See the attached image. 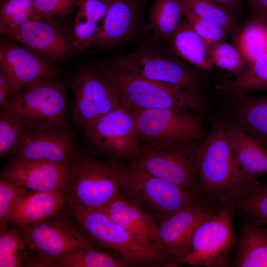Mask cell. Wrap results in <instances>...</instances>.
<instances>
[{
    "mask_svg": "<svg viewBox=\"0 0 267 267\" xmlns=\"http://www.w3.org/2000/svg\"><path fill=\"white\" fill-rule=\"evenodd\" d=\"M197 164L195 194L201 198L236 202L254 189L240 181L225 127L212 131L197 151Z\"/></svg>",
    "mask_w": 267,
    "mask_h": 267,
    "instance_id": "obj_1",
    "label": "cell"
},
{
    "mask_svg": "<svg viewBox=\"0 0 267 267\" xmlns=\"http://www.w3.org/2000/svg\"><path fill=\"white\" fill-rule=\"evenodd\" d=\"M70 211L87 235L109 250L128 267L176 265L171 254L143 246L124 227L102 211L69 205Z\"/></svg>",
    "mask_w": 267,
    "mask_h": 267,
    "instance_id": "obj_2",
    "label": "cell"
},
{
    "mask_svg": "<svg viewBox=\"0 0 267 267\" xmlns=\"http://www.w3.org/2000/svg\"><path fill=\"white\" fill-rule=\"evenodd\" d=\"M121 185L122 195L158 224L178 211L207 199L132 164L122 168Z\"/></svg>",
    "mask_w": 267,
    "mask_h": 267,
    "instance_id": "obj_3",
    "label": "cell"
},
{
    "mask_svg": "<svg viewBox=\"0 0 267 267\" xmlns=\"http://www.w3.org/2000/svg\"><path fill=\"white\" fill-rule=\"evenodd\" d=\"M3 109L18 118L28 132L68 128L65 89L54 77L29 84Z\"/></svg>",
    "mask_w": 267,
    "mask_h": 267,
    "instance_id": "obj_4",
    "label": "cell"
},
{
    "mask_svg": "<svg viewBox=\"0 0 267 267\" xmlns=\"http://www.w3.org/2000/svg\"><path fill=\"white\" fill-rule=\"evenodd\" d=\"M122 168L91 157L75 158L64 195L69 205L102 210L121 193Z\"/></svg>",
    "mask_w": 267,
    "mask_h": 267,
    "instance_id": "obj_5",
    "label": "cell"
},
{
    "mask_svg": "<svg viewBox=\"0 0 267 267\" xmlns=\"http://www.w3.org/2000/svg\"><path fill=\"white\" fill-rule=\"evenodd\" d=\"M102 72L116 88L120 105L129 111L171 107L196 111L201 109V102L194 90L124 74L110 67H104Z\"/></svg>",
    "mask_w": 267,
    "mask_h": 267,
    "instance_id": "obj_6",
    "label": "cell"
},
{
    "mask_svg": "<svg viewBox=\"0 0 267 267\" xmlns=\"http://www.w3.org/2000/svg\"><path fill=\"white\" fill-rule=\"evenodd\" d=\"M235 203H222L197 226L189 252L177 259V263L206 267L230 266L229 256L236 242L232 224Z\"/></svg>",
    "mask_w": 267,
    "mask_h": 267,
    "instance_id": "obj_7",
    "label": "cell"
},
{
    "mask_svg": "<svg viewBox=\"0 0 267 267\" xmlns=\"http://www.w3.org/2000/svg\"><path fill=\"white\" fill-rule=\"evenodd\" d=\"M187 143L144 142L131 164L195 194L197 151Z\"/></svg>",
    "mask_w": 267,
    "mask_h": 267,
    "instance_id": "obj_8",
    "label": "cell"
},
{
    "mask_svg": "<svg viewBox=\"0 0 267 267\" xmlns=\"http://www.w3.org/2000/svg\"><path fill=\"white\" fill-rule=\"evenodd\" d=\"M110 67L128 75L194 90L197 84L193 73L162 48L144 45L134 53L114 60Z\"/></svg>",
    "mask_w": 267,
    "mask_h": 267,
    "instance_id": "obj_9",
    "label": "cell"
},
{
    "mask_svg": "<svg viewBox=\"0 0 267 267\" xmlns=\"http://www.w3.org/2000/svg\"><path fill=\"white\" fill-rule=\"evenodd\" d=\"M133 112L138 139L144 142H188L203 133L201 118L190 110L171 107Z\"/></svg>",
    "mask_w": 267,
    "mask_h": 267,
    "instance_id": "obj_10",
    "label": "cell"
},
{
    "mask_svg": "<svg viewBox=\"0 0 267 267\" xmlns=\"http://www.w3.org/2000/svg\"><path fill=\"white\" fill-rule=\"evenodd\" d=\"M84 131L97 148L112 159L131 161L140 153L134 114L120 105Z\"/></svg>",
    "mask_w": 267,
    "mask_h": 267,
    "instance_id": "obj_11",
    "label": "cell"
},
{
    "mask_svg": "<svg viewBox=\"0 0 267 267\" xmlns=\"http://www.w3.org/2000/svg\"><path fill=\"white\" fill-rule=\"evenodd\" d=\"M20 228L27 247L37 253L44 267H55L60 258L75 251L92 248L89 239L67 222L42 221Z\"/></svg>",
    "mask_w": 267,
    "mask_h": 267,
    "instance_id": "obj_12",
    "label": "cell"
},
{
    "mask_svg": "<svg viewBox=\"0 0 267 267\" xmlns=\"http://www.w3.org/2000/svg\"><path fill=\"white\" fill-rule=\"evenodd\" d=\"M225 202L207 199L175 213L158 224L153 248L172 255L176 260L183 257L191 249L197 226Z\"/></svg>",
    "mask_w": 267,
    "mask_h": 267,
    "instance_id": "obj_13",
    "label": "cell"
},
{
    "mask_svg": "<svg viewBox=\"0 0 267 267\" xmlns=\"http://www.w3.org/2000/svg\"><path fill=\"white\" fill-rule=\"evenodd\" d=\"M72 113L77 124L84 130L112 109L120 105L118 93L103 75L86 69L73 84Z\"/></svg>",
    "mask_w": 267,
    "mask_h": 267,
    "instance_id": "obj_14",
    "label": "cell"
},
{
    "mask_svg": "<svg viewBox=\"0 0 267 267\" xmlns=\"http://www.w3.org/2000/svg\"><path fill=\"white\" fill-rule=\"evenodd\" d=\"M0 72L5 77L13 97L31 83L54 77L56 70L37 54L5 41L0 43Z\"/></svg>",
    "mask_w": 267,
    "mask_h": 267,
    "instance_id": "obj_15",
    "label": "cell"
},
{
    "mask_svg": "<svg viewBox=\"0 0 267 267\" xmlns=\"http://www.w3.org/2000/svg\"><path fill=\"white\" fill-rule=\"evenodd\" d=\"M69 167L43 160L15 158L2 171L0 178L34 191L65 193Z\"/></svg>",
    "mask_w": 267,
    "mask_h": 267,
    "instance_id": "obj_16",
    "label": "cell"
},
{
    "mask_svg": "<svg viewBox=\"0 0 267 267\" xmlns=\"http://www.w3.org/2000/svg\"><path fill=\"white\" fill-rule=\"evenodd\" d=\"M73 134L67 129L28 132L13 153L15 158L45 160L70 167L75 159Z\"/></svg>",
    "mask_w": 267,
    "mask_h": 267,
    "instance_id": "obj_17",
    "label": "cell"
},
{
    "mask_svg": "<svg viewBox=\"0 0 267 267\" xmlns=\"http://www.w3.org/2000/svg\"><path fill=\"white\" fill-rule=\"evenodd\" d=\"M49 20H33L19 27L0 30L37 54L49 58L63 57L75 47Z\"/></svg>",
    "mask_w": 267,
    "mask_h": 267,
    "instance_id": "obj_18",
    "label": "cell"
},
{
    "mask_svg": "<svg viewBox=\"0 0 267 267\" xmlns=\"http://www.w3.org/2000/svg\"><path fill=\"white\" fill-rule=\"evenodd\" d=\"M225 127L240 181L254 188L260 184L257 178L267 173V149L239 125Z\"/></svg>",
    "mask_w": 267,
    "mask_h": 267,
    "instance_id": "obj_19",
    "label": "cell"
},
{
    "mask_svg": "<svg viewBox=\"0 0 267 267\" xmlns=\"http://www.w3.org/2000/svg\"><path fill=\"white\" fill-rule=\"evenodd\" d=\"M145 0H107L101 30L94 44L110 45L122 42L133 32Z\"/></svg>",
    "mask_w": 267,
    "mask_h": 267,
    "instance_id": "obj_20",
    "label": "cell"
},
{
    "mask_svg": "<svg viewBox=\"0 0 267 267\" xmlns=\"http://www.w3.org/2000/svg\"><path fill=\"white\" fill-rule=\"evenodd\" d=\"M101 211L126 229L141 245L153 248L152 245L156 237L158 223L121 193Z\"/></svg>",
    "mask_w": 267,
    "mask_h": 267,
    "instance_id": "obj_21",
    "label": "cell"
},
{
    "mask_svg": "<svg viewBox=\"0 0 267 267\" xmlns=\"http://www.w3.org/2000/svg\"><path fill=\"white\" fill-rule=\"evenodd\" d=\"M65 201L61 191L28 190L13 206L9 221L20 227L38 222L55 214Z\"/></svg>",
    "mask_w": 267,
    "mask_h": 267,
    "instance_id": "obj_22",
    "label": "cell"
},
{
    "mask_svg": "<svg viewBox=\"0 0 267 267\" xmlns=\"http://www.w3.org/2000/svg\"><path fill=\"white\" fill-rule=\"evenodd\" d=\"M233 265L236 267H267V226L257 225L240 213Z\"/></svg>",
    "mask_w": 267,
    "mask_h": 267,
    "instance_id": "obj_23",
    "label": "cell"
},
{
    "mask_svg": "<svg viewBox=\"0 0 267 267\" xmlns=\"http://www.w3.org/2000/svg\"><path fill=\"white\" fill-rule=\"evenodd\" d=\"M74 23L73 44L79 50L94 44L101 30L107 0H79Z\"/></svg>",
    "mask_w": 267,
    "mask_h": 267,
    "instance_id": "obj_24",
    "label": "cell"
},
{
    "mask_svg": "<svg viewBox=\"0 0 267 267\" xmlns=\"http://www.w3.org/2000/svg\"><path fill=\"white\" fill-rule=\"evenodd\" d=\"M170 43L173 51L190 64L204 70L213 68L210 48L186 20L181 21Z\"/></svg>",
    "mask_w": 267,
    "mask_h": 267,
    "instance_id": "obj_25",
    "label": "cell"
},
{
    "mask_svg": "<svg viewBox=\"0 0 267 267\" xmlns=\"http://www.w3.org/2000/svg\"><path fill=\"white\" fill-rule=\"evenodd\" d=\"M236 115L239 126L267 149V95L247 99Z\"/></svg>",
    "mask_w": 267,
    "mask_h": 267,
    "instance_id": "obj_26",
    "label": "cell"
},
{
    "mask_svg": "<svg viewBox=\"0 0 267 267\" xmlns=\"http://www.w3.org/2000/svg\"><path fill=\"white\" fill-rule=\"evenodd\" d=\"M182 15L180 0H154L148 11L149 25L161 39L170 42Z\"/></svg>",
    "mask_w": 267,
    "mask_h": 267,
    "instance_id": "obj_27",
    "label": "cell"
},
{
    "mask_svg": "<svg viewBox=\"0 0 267 267\" xmlns=\"http://www.w3.org/2000/svg\"><path fill=\"white\" fill-rule=\"evenodd\" d=\"M238 48L247 65L267 53V22L257 17L241 31Z\"/></svg>",
    "mask_w": 267,
    "mask_h": 267,
    "instance_id": "obj_28",
    "label": "cell"
},
{
    "mask_svg": "<svg viewBox=\"0 0 267 267\" xmlns=\"http://www.w3.org/2000/svg\"><path fill=\"white\" fill-rule=\"evenodd\" d=\"M59 267H123L128 265L112 253L92 248L80 249L60 258L55 263Z\"/></svg>",
    "mask_w": 267,
    "mask_h": 267,
    "instance_id": "obj_29",
    "label": "cell"
},
{
    "mask_svg": "<svg viewBox=\"0 0 267 267\" xmlns=\"http://www.w3.org/2000/svg\"><path fill=\"white\" fill-rule=\"evenodd\" d=\"M46 19L36 11L32 0H3L0 3V28H14Z\"/></svg>",
    "mask_w": 267,
    "mask_h": 267,
    "instance_id": "obj_30",
    "label": "cell"
},
{
    "mask_svg": "<svg viewBox=\"0 0 267 267\" xmlns=\"http://www.w3.org/2000/svg\"><path fill=\"white\" fill-rule=\"evenodd\" d=\"M235 208L253 223L267 226V178L264 184L237 200Z\"/></svg>",
    "mask_w": 267,
    "mask_h": 267,
    "instance_id": "obj_31",
    "label": "cell"
},
{
    "mask_svg": "<svg viewBox=\"0 0 267 267\" xmlns=\"http://www.w3.org/2000/svg\"><path fill=\"white\" fill-rule=\"evenodd\" d=\"M27 247L20 231L0 230V267L22 266L27 257Z\"/></svg>",
    "mask_w": 267,
    "mask_h": 267,
    "instance_id": "obj_32",
    "label": "cell"
},
{
    "mask_svg": "<svg viewBox=\"0 0 267 267\" xmlns=\"http://www.w3.org/2000/svg\"><path fill=\"white\" fill-rule=\"evenodd\" d=\"M230 88L236 92L267 90V53L247 65Z\"/></svg>",
    "mask_w": 267,
    "mask_h": 267,
    "instance_id": "obj_33",
    "label": "cell"
},
{
    "mask_svg": "<svg viewBox=\"0 0 267 267\" xmlns=\"http://www.w3.org/2000/svg\"><path fill=\"white\" fill-rule=\"evenodd\" d=\"M28 132L18 118L5 109H1L0 156L3 157L13 154Z\"/></svg>",
    "mask_w": 267,
    "mask_h": 267,
    "instance_id": "obj_34",
    "label": "cell"
},
{
    "mask_svg": "<svg viewBox=\"0 0 267 267\" xmlns=\"http://www.w3.org/2000/svg\"><path fill=\"white\" fill-rule=\"evenodd\" d=\"M193 13L221 27L227 34H233L234 23L232 13L211 0H181Z\"/></svg>",
    "mask_w": 267,
    "mask_h": 267,
    "instance_id": "obj_35",
    "label": "cell"
},
{
    "mask_svg": "<svg viewBox=\"0 0 267 267\" xmlns=\"http://www.w3.org/2000/svg\"><path fill=\"white\" fill-rule=\"evenodd\" d=\"M181 2L183 16L205 42L210 50L216 44L224 41L226 33L223 29L216 24L198 16L181 1Z\"/></svg>",
    "mask_w": 267,
    "mask_h": 267,
    "instance_id": "obj_36",
    "label": "cell"
},
{
    "mask_svg": "<svg viewBox=\"0 0 267 267\" xmlns=\"http://www.w3.org/2000/svg\"><path fill=\"white\" fill-rule=\"evenodd\" d=\"M210 54L213 65L238 75L247 66L238 48L224 41L214 46L211 49Z\"/></svg>",
    "mask_w": 267,
    "mask_h": 267,
    "instance_id": "obj_37",
    "label": "cell"
},
{
    "mask_svg": "<svg viewBox=\"0 0 267 267\" xmlns=\"http://www.w3.org/2000/svg\"><path fill=\"white\" fill-rule=\"evenodd\" d=\"M25 187L3 178L0 179V229H6L9 216L14 205L28 191Z\"/></svg>",
    "mask_w": 267,
    "mask_h": 267,
    "instance_id": "obj_38",
    "label": "cell"
},
{
    "mask_svg": "<svg viewBox=\"0 0 267 267\" xmlns=\"http://www.w3.org/2000/svg\"><path fill=\"white\" fill-rule=\"evenodd\" d=\"M36 11L49 19L57 16H64L77 7L79 0H32Z\"/></svg>",
    "mask_w": 267,
    "mask_h": 267,
    "instance_id": "obj_39",
    "label": "cell"
},
{
    "mask_svg": "<svg viewBox=\"0 0 267 267\" xmlns=\"http://www.w3.org/2000/svg\"><path fill=\"white\" fill-rule=\"evenodd\" d=\"M256 17L267 22V0H246Z\"/></svg>",
    "mask_w": 267,
    "mask_h": 267,
    "instance_id": "obj_40",
    "label": "cell"
},
{
    "mask_svg": "<svg viewBox=\"0 0 267 267\" xmlns=\"http://www.w3.org/2000/svg\"><path fill=\"white\" fill-rule=\"evenodd\" d=\"M9 84L4 75L0 72V106L3 109L11 98Z\"/></svg>",
    "mask_w": 267,
    "mask_h": 267,
    "instance_id": "obj_41",
    "label": "cell"
},
{
    "mask_svg": "<svg viewBox=\"0 0 267 267\" xmlns=\"http://www.w3.org/2000/svg\"><path fill=\"white\" fill-rule=\"evenodd\" d=\"M227 11L232 12L239 9L241 6V0H211Z\"/></svg>",
    "mask_w": 267,
    "mask_h": 267,
    "instance_id": "obj_42",
    "label": "cell"
}]
</instances>
